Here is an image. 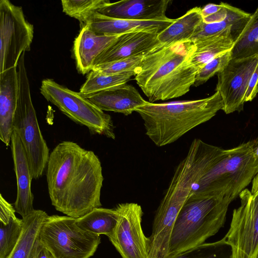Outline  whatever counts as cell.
<instances>
[{
  "label": "cell",
  "instance_id": "22",
  "mask_svg": "<svg viewBox=\"0 0 258 258\" xmlns=\"http://www.w3.org/2000/svg\"><path fill=\"white\" fill-rule=\"evenodd\" d=\"M48 215L41 210H34L22 218V229L10 258H29L45 219Z\"/></svg>",
  "mask_w": 258,
  "mask_h": 258
},
{
  "label": "cell",
  "instance_id": "2",
  "mask_svg": "<svg viewBox=\"0 0 258 258\" xmlns=\"http://www.w3.org/2000/svg\"><path fill=\"white\" fill-rule=\"evenodd\" d=\"M195 49L190 41L160 47L144 56L135 76L149 102L180 97L194 86L198 70L192 64Z\"/></svg>",
  "mask_w": 258,
  "mask_h": 258
},
{
  "label": "cell",
  "instance_id": "9",
  "mask_svg": "<svg viewBox=\"0 0 258 258\" xmlns=\"http://www.w3.org/2000/svg\"><path fill=\"white\" fill-rule=\"evenodd\" d=\"M33 35V25L22 7L1 0L0 73L17 67L21 55L30 50Z\"/></svg>",
  "mask_w": 258,
  "mask_h": 258
},
{
  "label": "cell",
  "instance_id": "34",
  "mask_svg": "<svg viewBox=\"0 0 258 258\" xmlns=\"http://www.w3.org/2000/svg\"><path fill=\"white\" fill-rule=\"evenodd\" d=\"M258 82V64L249 82L245 94V102L252 101L256 96L255 90Z\"/></svg>",
  "mask_w": 258,
  "mask_h": 258
},
{
  "label": "cell",
  "instance_id": "7",
  "mask_svg": "<svg viewBox=\"0 0 258 258\" xmlns=\"http://www.w3.org/2000/svg\"><path fill=\"white\" fill-rule=\"evenodd\" d=\"M40 91L48 101L76 123L85 126L93 134L115 138L111 116L79 92L50 79L42 81Z\"/></svg>",
  "mask_w": 258,
  "mask_h": 258
},
{
  "label": "cell",
  "instance_id": "1",
  "mask_svg": "<svg viewBox=\"0 0 258 258\" xmlns=\"http://www.w3.org/2000/svg\"><path fill=\"white\" fill-rule=\"evenodd\" d=\"M46 175L56 210L78 218L101 207L102 168L93 151L72 141L59 143L50 153Z\"/></svg>",
  "mask_w": 258,
  "mask_h": 258
},
{
  "label": "cell",
  "instance_id": "30",
  "mask_svg": "<svg viewBox=\"0 0 258 258\" xmlns=\"http://www.w3.org/2000/svg\"><path fill=\"white\" fill-rule=\"evenodd\" d=\"M144 56L131 57L94 67L92 71L104 74L138 73Z\"/></svg>",
  "mask_w": 258,
  "mask_h": 258
},
{
  "label": "cell",
  "instance_id": "37",
  "mask_svg": "<svg viewBox=\"0 0 258 258\" xmlns=\"http://www.w3.org/2000/svg\"><path fill=\"white\" fill-rule=\"evenodd\" d=\"M250 191L252 194L258 192V173L252 181V186Z\"/></svg>",
  "mask_w": 258,
  "mask_h": 258
},
{
  "label": "cell",
  "instance_id": "4",
  "mask_svg": "<svg viewBox=\"0 0 258 258\" xmlns=\"http://www.w3.org/2000/svg\"><path fill=\"white\" fill-rule=\"evenodd\" d=\"M232 201L228 197L192 193L175 221L167 258L201 245L215 235L225 224Z\"/></svg>",
  "mask_w": 258,
  "mask_h": 258
},
{
  "label": "cell",
  "instance_id": "38",
  "mask_svg": "<svg viewBox=\"0 0 258 258\" xmlns=\"http://www.w3.org/2000/svg\"><path fill=\"white\" fill-rule=\"evenodd\" d=\"M253 148L255 154L258 156V136L254 139L252 140Z\"/></svg>",
  "mask_w": 258,
  "mask_h": 258
},
{
  "label": "cell",
  "instance_id": "40",
  "mask_svg": "<svg viewBox=\"0 0 258 258\" xmlns=\"http://www.w3.org/2000/svg\"><path fill=\"white\" fill-rule=\"evenodd\" d=\"M257 258H258V255H257Z\"/></svg>",
  "mask_w": 258,
  "mask_h": 258
},
{
  "label": "cell",
  "instance_id": "20",
  "mask_svg": "<svg viewBox=\"0 0 258 258\" xmlns=\"http://www.w3.org/2000/svg\"><path fill=\"white\" fill-rule=\"evenodd\" d=\"M227 15L219 22L205 23L203 22L197 27L190 41L195 42L223 34L230 35L234 43L244 31L252 14L226 3Z\"/></svg>",
  "mask_w": 258,
  "mask_h": 258
},
{
  "label": "cell",
  "instance_id": "35",
  "mask_svg": "<svg viewBox=\"0 0 258 258\" xmlns=\"http://www.w3.org/2000/svg\"><path fill=\"white\" fill-rule=\"evenodd\" d=\"M222 8L216 13L203 18V22L205 23H213L221 22L224 20L227 15L226 3L221 2Z\"/></svg>",
  "mask_w": 258,
  "mask_h": 258
},
{
  "label": "cell",
  "instance_id": "8",
  "mask_svg": "<svg viewBox=\"0 0 258 258\" xmlns=\"http://www.w3.org/2000/svg\"><path fill=\"white\" fill-rule=\"evenodd\" d=\"M68 216H48L39 239L53 258H90L101 243L100 235L84 231Z\"/></svg>",
  "mask_w": 258,
  "mask_h": 258
},
{
  "label": "cell",
  "instance_id": "27",
  "mask_svg": "<svg viewBox=\"0 0 258 258\" xmlns=\"http://www.w3.org/2000/svg\"><path fill=\"white\" fill-rule=\"evenodd\" d=\"M108 0H62L63 12L85 25L92 16L109 4Z\"/></svg>",
  "mask_w": 258,
  "mask_h": 258
},
{
  "label": "cell",
  "instance_id": "28",
  "mask_svg": "<svg viewBox=\"0 0 258 258\" xmlns=\"http://www.w3.org/2000/svg\"><path fill=\"white\" fill-rule=\"evenodd\" d=\"M231 248L224 238L205 243L171 258H231Z\"/></svg>",
  "mask_w": 258,
  "mask_h": 258
},
{
  "label": "cell",
  "instance_id": "19",
  "mask_svg": "<svg viewBox=\"0 0 258 258\" xmlns=\"http://www.w3.org/2000/svg\"><path fill=\"white\" fill-rule=\"evenodd\" d=\"M103 111L132 114L146 101L136 88L127 83L101 92L87 98Z\"/></svg>",
  "mask_w": 258,
  "mask_h": 258
},
{
  "label": "cell",
  "instance_id": "3",
  "mask_svg": "<svg viewBox=\"0 0 258 258\" xmlns=\"http://www.w3.org/2000/svg\"><path fill=\"white\" fill-rule=\"evenodd\" d=\"M223 103L218 91L201 99L151 103L135 111L144 121L146 135L158 147L173 143L195 127L209 120Z\"/></svg>",
  "mask_w": 258,
  "mask_h": 258
},
{
  "label": "cell",
  "instance_id": "24",
  "mask_svg": "<svg viewBox=\"0 0 258 258\" xmlns=\"http://www.w3.org/2000/svg\"><path fill=\"white\" fill-rule=\"evenodd\" d=\"M118 214L115 208H96L83 216L76 218L77 225L82 230L96 235L108 237L117 224Z\"/></svg>",
  "mask_w": 258,
  "mask_h": 258
},
{
  "label": "cell",
  "instance_id": "21",
  "mask_svg": "<svg viewBox=\"0 0 258 258\" xmlns=\"http://www.w3.org/2000/svg\"><path fill=\"white\" fill-rule=\"evenodd\" d=\"M203 21L201 8L190 9L158 34L160 47L190 41L196 29Z\"/></svg>",
  "mask_w": 258,
  "mask_h": 258
},
{
  "label": "cell",
  "instance_id": "29",
  "mask_svg": "<svg viewBox=\"0 0 258 258\" xmlns=\"http://www.w3.org/2000/svg\"><path fill=\"white\" fill-rule=\"evenodd\" d=\"M22 220L16 216L7 225L0 223V258H10L22 229Z\"/></svg>",
  "mask_w": 258,
  "mask_h": 258
},
{
  "label": "cell",
  "instance_id": "6",
  "mask_svg": "<svg viewBox=\"0 0 258 258\" xmlns=\"http://www.w3.org/2000/svg\"><path fill=\"white\" fill-rule=\"evenodd\" d=\"M18 94L13 121V130L19 137L25 149L33 179H38L46 168L50 153L41 133L32 103L25 52L17 66Z\"/></svg>",
  "mask_w": 258,
  "mask_h": 258
},
{
  "label": "cell",
  "instance_id": "17",
  "mask_svg": "<svg viewBox=\"0 0 258 258\" xmlns=\"http://www.w3.org/2000/svg\"><path fill=\"white\" fill-rule=\"evenodd\" d=\"M174 21V19L170 18L152 21L120 19L107 17L96 12L85 25L97 34L117 36L142 31L159 34Z\"/></svg>",
  "mask_w": 258,
  "mask_h": 258
},
{
  "label": "cell",
  "instance_id": "31",
  "mask_svg": "<svg viewBox=\"0 0 258 258\" xmlns=\"http://www.w3.org/2000/svg\"><path fill=\"white\" fill-rule=\"evenodd\" d=\"M231 59L230 50L222 53L206 63L197 73L194 86L206 82L215 75H218L227 66Z\"/></svg>",
  "mask_w": 258,
  "mask_h": 258
},
{
  "label": "cell",
  "instance_id": "18",
  "mask_svg": "<svg viewBox=\"0 0 258 258\" xmlns=\"http://www.w3.org/2000/svg\"><path fill=\"white\" fill-rule=\"evenodd\" d=\"M17 67L0 73V139L8 146L18 102Z\"/></svg>",
  "mask_w": 258,
  "mask_h": 258
},
{
  "label": "cell",
  "instance_id": "32",
  "mask_svg": "<svg viewBox=\"0 0 258 258\" xmlns=\"http://www.w3.org/2000/svg\"><path fill=\"white\" fill-rule=\"evenodd\" d=\"M16 211L11 204L7 202L0 195V223L7 225L8 224L11 218L16 216L15 215Z\"/></svg>",
  "mask_w": 258,
  "mask_h": 258
},
{
  "label": "cell",
  "instance_id": "25",
  "mask_svg": "<svg viewBox=\"0 0 258 258\" xmlns=\"http://www.w3.org/2000/svg\"><path fill=\"white\" fill-rule=\"evenodd\" d=\"M136 75V73L134 72L104 74L91 71L81 87L79 93L84 97L88 98L101 92L126 84L132 76Z\"/></svg>",
  "mask_w": 258,
  "mask_h": 258
},
{
  "label": "cell",
  "instance_id": "11",
  "mask_svg": "<svg viewBox=\"0 0 258 258\" xmlns=\"http://www.w3.org/2000/svg\"><path fill=\"white\" fill-rule=\"evenodd\" d=\"M115 228L108 237L122 258H149L150 240L142 227L143 212L137 203L118 204Z\"/></svg>",
  "mask_w": 258,
  "mask_h": 258
},
{
  "label": "cell",
  "instance_id": "12",
  "mask_svg": "<svg viewBox=\"0 0 258 258\" xmlns=\"http://www.w3.org/2000/svg\"><path fill=\"white\" fill-rule=\"evenodd\" d=\"M258 64V56L241 59H231L218 75L216 91L223 101L226 114L240 111L245 102L250 79Z\"/></svg>",
  "mask_w": 258,
  "mask_h": 258
},
{
  "label": "cell",
  "instance_id": "26",
  "mask_svg": "<svg viewBox=\"0 0 258 258\" xmlns=\"http://www.w3.org/2000/svg\"><path fill=\"white\" fill-rule=\"evenodd\" d=\"M231 59L258 56V7L230 50Z\"/></svg>",
  "mask_w": 258,
  "mask_h": 258
},
{
  "label": "cell",
  "instance_id": "5",
  "mask_svg": "<svg viewBox=\"0 0 258 258\" xmlns=\"http://www.w3.org/2000/svg\"><path fill=\"white\" fill-rule=\"evenodd\" d=\"M257 173L258 156L251 140L224 150L195 184L192 193L228 197L233 201Z\"/></svg>",
  "mask_w": 258,
  "mask_h": 258
},
{
  "label": "cell",
  "instance_id": "16",
  "mask_svg": "<svg viewBox=\"0 0 258 258\" xmlns=\"http://www.w3.org/2000/svg\"><path fill=\"white\" fill-rule=\"evenodd\" d=\"M99 34L87 25L82 26L74 42L73 53L78 72L85 75L94 68V62L118 36Z\"/></svg>",
  "mask_w": 258,
  "mask_h": 258
},
{
  "label": "cell",
  "instance_id": "14",
  "mask_svg": "<svg viewBox=\"0 0 258 258\" xmlns=\"http://www.w3.org/2000/svg\"><path fill=\"white\" fill-rule=\"evenodd\" d=\"M11 149L17 184V194L14 207L16 212L23 218L35 210L31 188L33 178L25 149L14 130L11 138Z\"/></svg>",
  "mask_w": 258,
  "mask_h": 258
},
{
  "label": "cell",
  "instance_id": "15",
  "mask_svg": "<svg viewBox=\"0 0 258 258\" xmlns=\"http://www.w3.org/2000/svg\"><path fill=\"white\" fill-rule=\"evenodd\" d=\"M169 0H122L107 4L98 13L104 16L136 21L164 20Z\"/></svg>",
  "mask_w": 258,
  "mask_h": 258
},
{
  "label": "cell",
  "instance_id": "23",
  "mask_svg": "<svg viewBox=\"0 0 258 258\" xmlns=\"http://www.w3.org/2000/svg\"><path fill=\"white\" fill-rule=\"evenodd\" d=\"M192 42L195 49L191 62L198 70L218 55L231 50L234 44L232 36L228 34Z\"/></svg>",
  "mask_w": 258,
  "mask_h": 258
},
{
  "label": "cell",
  "instance_id": "39",
  "mask_svg": "<svg viewBox=\"0 0 258 258\" xmlns=\"http://www.w3.org/2000/svg\"><path fill=\"white\" fill-rule=\"evenodd\" d=\"M258 93V82L256 85L255 90V95L256 96V94Z\"/></svg>",
  "mask_w": 258,
  "mask_h": 258
},
{
  "label": "cell",
  "instance_id": "33",
  "mask_svg": "<svg viewBox=\"0 0 258 258\" xmlns=\"http://www.w3.org/2000/svg\"><path fill=\"white\" fill-rule=\"evenodd\" d=\"M29 258H53L47 247L38 238L35 242Z\"/></svg>",
  "mask_w": 258,
  "mask_h": 258
},
{
  "label": "cell",
  "instance_id": "10",
  "mask_svg": "<svg viewBox=\"0 0 258 258\" xmlns=\"http://www.w3.org/2000/svg\"><path fill=\"white\" fill-rule=\"evenodd\" d=\"M240 206L235 209L229 229L223 237L231 248V258H257L258 255V192L245 188L239 195Z\"/></svg>",
  "mask_w": 258,
  "mask_h": 258
},
{
  "label": "cell",
  "instance_id": "13",
  "mask_svg": "<svg viewBox=\"0 0 258 258\" xmlns=\"http://www.w3.org/2000/svg\"><path fill=\"white\" fill-rule=\"evenodd\" d=\"M158 35L144 31L120 35L97 57L94 67L131 57L145 56L160 46Z\"/></svg>",
  "mask_w": 258,
  "mask_h": 258
},
{
  "label": "cell",
  "instance_id": "36",
  "mask_svg": "<svg viewBox=\"0 0 258 258\" xmlns=\"http://www.w3.org/2000/svg\"><path fill=\"white\" fill-rule=\"evenodd\" d=\"M222 7L221 3L219 4H207L203 8H201V14L203 19L216 13L221 9Z\"/></svg>",
  "mask_w": 258,
  "mask_h": 258
}]
</instances>
